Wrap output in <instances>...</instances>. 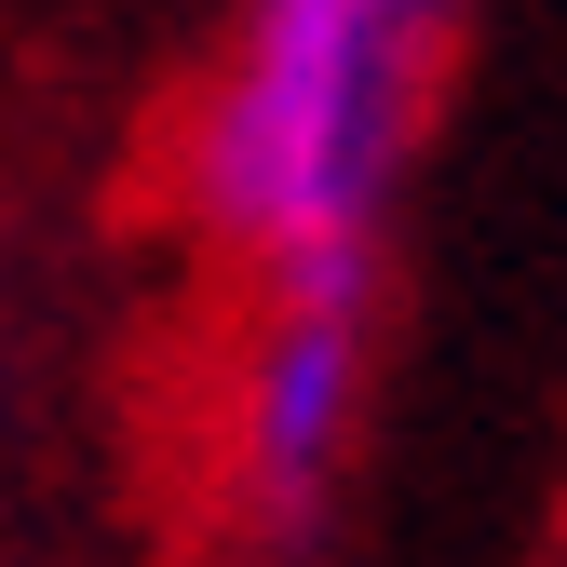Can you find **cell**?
Segmentation results:
<instances>
[{"label":"cell","instance_id":"1","mask_svg":"<svg viewBox=\"0 0 567 567\" xmlns=\"http://www.w3.org/2000/svg\"><path fill=\"white\" fill-rule=\"evenodd\" d=\"M473 0H230L203 41L163 203L244 298L257 284H379V230L446 109Z\"/></svg>","mask_w":567,"mask_h":567},{"label":"cell","instance_id":"2","mask_svg":"<svg viewBox=\"0 0 567 567\" xmlns=\"http://www.w3.org/2000/svg\"><path fill=\"white\" fill-rule=\"evenodd\" d=\"M365 392H379V298L365 284H257L244 338L217 365V486L230 514L298 540L351 486L365 446Z\"/></svg>","mask_w":567,"mask_h":567}]
</instances>
